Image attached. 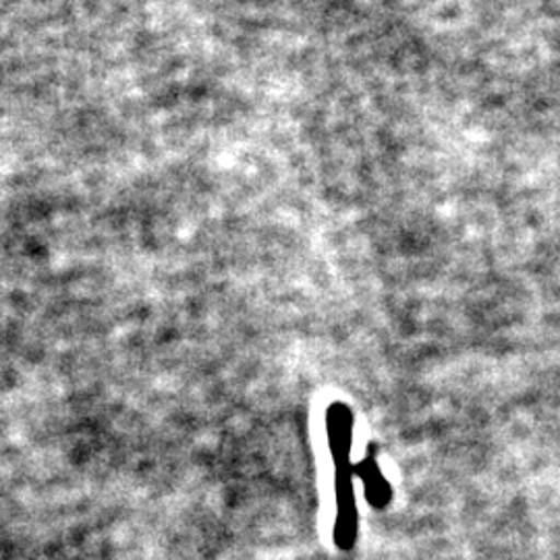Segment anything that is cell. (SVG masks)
Wrapping results in <instances>:
<instances>
[{"label":"cell","instance_id":"1","mask_svg":"<svg viewBox=\"0 0 560 560\" xmlns=\"http://www.w3.org/2000/svg\"><path fill=\"white\" fill-rule=\"evenodd\" d=\"M337 465V504L339 517L335 538L340 548H351L358 534V511H355V494H353V465L351 460H335Z\"/></svg>","mask_w":560,"mask_h":560},{"label":"cell","instance_id":"2","mask_svg":"<svg viewBox=\"0 0 560 560\" xmlns=\"http://www.w3.org/2000/svg\"><path fill=\"white\" fill-rule=\"evenodd\" d=\"M358 474H360L361 480L365 483L370 501L374 502L376 506H384L388 499H390V490H388V481L384 480L376 460L372 459V457L363 459V463L358 467Z\"/></svg>","mask_w":560,"mask_h":560}]
</instances>
